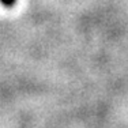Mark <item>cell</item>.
Masks as SVG:
<instances>
[{
    "instance_id": "obj_1",
    "label": "cell",
    "mask_w": 128,
    "mask_h": 128,
    "mask_svg": "<svg viewBox=\"0 0 128 128\" xmlns=\"http://www.w3.org/2000/svg\"><path fill=\"white\" fill-rule=\"evenodd\" d=\"M0 3H2L4 7H14L16 0H0Z\"/></svg>"
}]
</instances>
